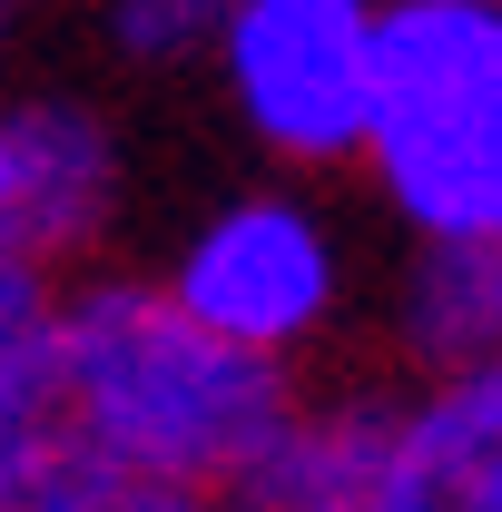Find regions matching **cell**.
Instances as JSON below:
<instances>
[{"instance_id": "obj_3", "label": "cell", "mask_w": 502, "mask_h": 512, "mask_svg": "<svg viewBox=\"0 0 502 512\" xmlns=\"http://www.w3.org/2000/svg\"><path fill=\"white\" fill-rule=\"evenodd\" d=\"M158 296L256 365H296L345 316V237L296 188H237L178 237Z\"/></svg>"}, {"instance_id": "obj_1", "label": "cell", "mask_w": 502, "mask_h": 512, "mask_svg": "<svg viewBox=\"0 0 502 512\" xmlns=\"http://www.w3.org/2000/svg\"><path fill=\"white\" fill-rule=\"evenodd\" d=\"M69 444L109 483H158L227 503L296 424V365H256L237 345L197 335L158 276H79L50 316Z\"/></svg>"}, {"instance_id": "obj_4", "label": "cell", "mask_w": 502, "mask_h": 512, "mask_svg": "<svg viewBox=\"0 0 502 512\" xmlns=\"http://www.w3.org/2000/svg\"><path fill=\"white\" fill-rule=\"evenodd\" d=\"M384 0H227L217 10V89L276 168H355L365 89H375Z\"/></svg>"}, {"instance_id": "obj_2", "label": "cell", "mask_w": 502, "mask_h": 512, "mask_svg": "<svg viewBox=\"0 0 502 512\" xmlns=\"http://www.w3.org/2000/svg\"><path fill=\"white\" fill-rule=\"evenodd\" d=\"M355 168L414 247L502 237V0H384Z\"/></svg>"}, {"instance_id": "obj_8", "label": "cell", "mask_w": 502, "mask_h": 512, "mask_svg": "<svg viewBox=\"0 0 502 512\" xmlns=\"http://www.w3.org/2000/svg\"><path fill=\"white\" fill-rule=\"evenodd\" d=\"M217 10L227 0H99V40L128 69H188L217 50Z\"/></svg>"}, {"instance_id": "obj_7", "label": "cell", "mask_w": 502, "mask_h": 512, "mask_svg": "<svg viewBox=\"0 0 502 512\" xmlns=\"http://www.w3.org/2000/svg\"><path fill=\"white\" fill-rule=\"evenodd\" d=\"M394 345H404V365L424 384L502 365V237L404 247V276H394Z\"/></svg>"}, {"instance_id": "obj_5", "label": "cell", "mask_w": 502, "mask_h": 512, "mask_svg": "<svg viewBox=\"0 0 502 512\" xmlns=\"http://www.w3.org/2000/svg\"><path fill=\"white\" fill-rule=\"evenodd\" d=\"M128 207V138L79 89L0 99V266L60 286V266L99 256Z\"/></svg>"}, {"instance_id": "obj_10", "label": "cell", "mask_w": 502, "mask_h": 512, "mask_svg": "<svg viewBox=\"0 0 502 512\" xmlns=\"http://www.w3.org/2000/svg\"><path fill=\"white\" fill-rule=\"evenodd\" d=\"M0 30H10V0H0Z\"/></svg>"}, {"instance_id": "obj_6", "label": "cell", "mask_w": 502, "mask_h": 512, "mask_svg": "<svg viewBox=\"0 0 502 512\" xmlns=\"http://www.w3.org/2000/svg\"><path fill=\"white\" fill-rule=\"evenodd\" d=\"M375 512H502V365L394 394Z\"/></svg>"}, {"instance_id": "obj_9", "label": "cell", "mask_w": 502, "mask_h": 512, "mask_svg": "<svg viewBox=\"0 0 502 512\" xmlns=\"http://www.w3.org/2000/svg\"><path fill=\"white\" fill-rule=\"evenodd\" d=\"M60 512H227V503H197V493H158V483H89V493H69Z\"/></svg>"}]
</instances>
